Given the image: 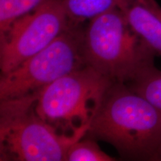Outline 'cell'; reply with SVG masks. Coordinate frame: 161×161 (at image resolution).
I'll list each match as a JSON object with an SVG mask.
<instances>
[{
	"label": "cell",
	"instance_id": "6da1fadb",
	"mask_svg": "<svg viewBox=\"0 0 161 161\" xmlns=\"http://www.w3.org/2000/svg\"><path fill=\"white\" fill-rule=\"evenodd\" d=\"M85 136L112 145L125 160L152 161L161 145V112L126 84L114 82Z\"/></svg>",
	"mask_w": 161,
	"mask_h": 161
},
{
	"label": "cell",
	"instance_id": "7a4b0ae2",
	"mask_svg": "<svg viewBox=\"0 0 161 161\" xmlns=\"http://www.w3.org/2000/svg\"><path fill=\"white\" fill-rule=\"evenodd\" d=\"M83 52L86 66L113 82L125 84L154 66L156 57L119 8L88 21L84 30Z\"/></svg>",
	"mask_w": 161,
	"mask_h": 161
},
{
	"label": "cell",
	"instance_id": "3957f363",
	"mask_svg": "<svg viewBox=\"0 0 161 161\" xmlns=\"http://www.w3.org/2000/svg\"><path fill=\"white\" fill-rule=\"evenodd\" d=\"M113 83L91 66H85L38 92L35 110L58 134L81 139Z\"/></svg>",
	"mask_w": 161,
	"mask_h": 161
},
{
	"label": "cell",
	"instance_id": "277c9868",
	"mask_svg": "<svg viewBox=\"0 0 161 161\" xmlns=\"http://www.w3.org/2000/svg\"><path fill=\"white\" fill-rule=\"evenodd\" d=\"M37 95L0 101L1 161H66L69 147L80 140L58 134L38 116Z\"/></svg>",
	"mask_w": 161,
	"mask_h": 161
},
{
	"label": "cell",
	"instance_id": "5b68a950",
	"mask_svg": "<svg viewBox=\"0 0 161 161\" xmlns=\"http://www.w3.org/2000/svg\"><path fill=\"white\" fill-rule=\"evenodd\" d=\"M84 30L82 23L71 21L69 27L49 46L15 69L1 74L0 101L36 93L86 66L83 52Z\"/></svg>",
	"mask_w": 161,
	"mask_h": 161
},
{
	"label": "cell",
	"instance_id": "8992f818",
	"mask_svg": "<svg viewBox=\"0 0 161 161\" xmlns=\"http://www.w3.org/2000/svg\"><path fill=\"white\" fill-rule=\"evenodd\" d=\"M71 23L62 0H48L0 36V69L7 73L49 46Z\"/></svg>",
	"mask_w": 161,
	"mask_h": 161
},
{
	"label": "cell",
	"instance_id": "52a82bcc",
	"mask_svg": "<svg viewBox=\"0 0 161 161\" xmlns=\"http://www.w3.org/2000/svg\"><path fill=\"white\" fill-rule=\"evenodd\" d=\"M130 28L156 56H161V7L156 0H119Z\"/></svg>",
	"mask_w": 161,
	"mask_h": 161
},
{
	"label": "cell",
	"instance_id": "ba28073f",
	"mask_svg": "<svg viewBox=\"0 0 161 161\" xmlns=\"http://www.w3.org/2000/svg\"><path fill=\"white\" fill-rule=\"evenodd\" d=\"M70 21L83 23L118 8L119 0H62Z\"/></svg>",
	"mask_w": 161,
	"mask_h": 161
},
{
	"label": "cell",
	"instance_id": "9c48e42d",
	"mask_svg": "<svg viewBox=\"0 0 161 161\" xmlns=\"http://www.w3.org/2000/svg\"><path fill=\"white\" fill-rule=\"evenodd\" d=\"M133 91L148 100L161 112V70L153 66L129 83Z\"/></svg>",
	"mask_w": 161,
	"mask_h": 161
},
{
	"label": "cell",
	"instance_id": "30bf717a",
	"mask_svg": "<svg viewBox=\"0 0 161 161\" xmlns=\"http://www.w3.org/2000/svg\"><path fill=\"white\" fill-rule=\"evenodd\" d=\"M48 0H0V36L14 22L34 11Z\"/></svg>",
	"mask_w": 161,
	"mask_h": 161
},
{
	"label": "cell",
	"instance_id": "8fae6325",
	"mask_svg": "<svg viewBox=\"0 0 161 161\" xmlns=\"http://www.w3.org/2000/svg\"><path fill=\"white\" fill-rule=\"evenodd\" d=\"M115 158L103 152L93 139L84 136L69 147L66 161H114Z\"/></svg>",
	"mask_w": 161,
	"mask_h": 161
},
{
	"label": "cell",
	"instance_id": "7c38bea8",
	"mask_svg": "<svg viewBox=\"0 0 161 161\" xmlns=\"http://www.w3.org/2000/svg\"><path fill=\"white\" fill-rule=\"evenodd\" d=\"M152 161H161V145L158 148L154 158L152 159Z\"/></svg>",
	"mask_w": 161,
	"mask_h": 161
}]
</instances>
